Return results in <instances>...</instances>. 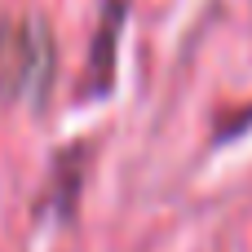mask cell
I'll use <instances>...</instances> for the list:
<instances>
[{
  "label": "cell",
  "instance_id": "1",
  "mask_svg": "<svg viewBox=\"0 0 252 252\" xmlns=\"http://www.w3.org/2000/svg\"><path fill=\"white\" fill-rule=\"evenodd\" d=\"M58 71L53 31L40 18H9L0 22V93H44Z\"/></svg>",
  "mask_w": 252,
  "mask_h": 252
}]
</instances>
